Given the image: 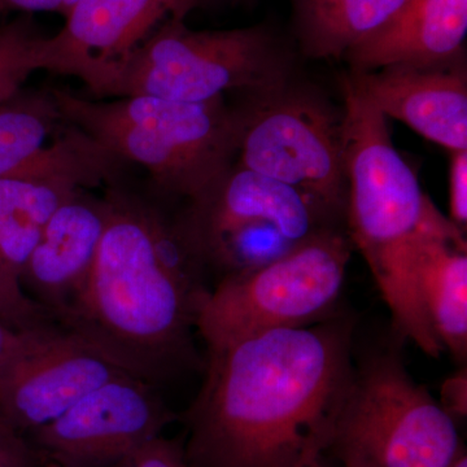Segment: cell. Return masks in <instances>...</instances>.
<instances>
[{
  "label": "cell",
  "mask_w": 467,
  "mask_h": 467,
  "mask_svg": "<svg viewBox=\"0 0 467 467\" xmlns=\"http://www.w3.org/2000/svg\"><path fill=\"white\" fill-rule=\"evenodd\" d=\"M348 316L208 348L183 414L189 467H303L321 459L355 365Z\"/></svg>",
  "instance_id": "6da1fadb"
},
{
  "label": "cell",
  "mask_w": 467,
  "mask_h": 467,
  "mask_svg": "<svg viewBox=\"0 0 467 467\" xmlns=\"http://www.w3.org/2000/svg\"><path fill=\"white\" fill-rule=\"evenodd\" d=\"M88 278L54 316L117 367L153 386L201 367L192 330L202 266L175 226L119 192Z\"/></svg>",
  "instance_id": "7a4b0ae2"
},
{
  "label": "cell",
  "mask_w": 467,
  "mask_h": 467,
  "mask_svg": "<svg viewBox=\"0 0 467 467\" xmlns=\"http://www.w3.org/2000/svg\"><path fill=\"white\" fill-rule=\"evenodd\" d=\"M343 153L348 236L367 260L391 312L393 327L430 358L444 350L427 318L417 279L420 245L463 236L435 207L393 146L387 117L343 81Z\"/></svg>",
  "instance_id": "3957f363"
},
{
  "label": "cell",
  "mask_w": 467,
  "mask_h": 467,
  "mask_svg": "<svg viewBox=\"0 0 467 467\" xmlns=\"http://www.w3.org/2000/svg\"><path fill=\"white\" fill-rule=\"evenodd\" d=\"M64 121L90 135L122 161L142 165L156 186L190 201L233 167L239 116L223 97L204 103L119 98L107 103L52 90Z\"/></svg>",
  "instance_id": "277c9868"
},
{
  "label": "cell",
  "mask_w": 467,
  "mask_h": 467,
  "mask_svg": "<svg viewBox=\"0 0 467 467\" xmlns=\"http://www.w3.org/2000/svg\"><path fill=\"white\" fill-rule=\"evenodd\" d=\"M291 58L264 26L192 30L169 17L121 64L100 97L204 103L227 90L259 94L288 84Z\"/></svg>",
  "instance_id": "5b68a950"
},
{
  "label": "cell",
  "mask_w": 467,
  "mask_h": 467,
  "mask_svg": "<svg viewBox=\"0 0 467 467\" xmlns=\"http://www.w3.org/2000/svg\"><path fill=\"white\" fill-rule=\"evenodd\" d=\"M456 420L393 350L355 367L328 451L343 467H450L463 450Z\"/></svg>",
  "instance_id": "8992f818"
},
{
  "label": "cell",
  "mask_w": 467,
  "mask_h": 467,
  "mask_svg": "<svg viewBox=\"0 0 467 467\" xmlns=\"http://www.w3.org/2000/svg\"><path fill=\"white\" fill-rule=\"evenodd\" d=\"M352 252L340 229L312 236L254 269L223 276L202 297L195 330L207 348L331 317Z\"/></svg>",
  "instance_id": "52a82bcc"
},
{
  "label": "cell",
  "mask_w": 467,
  "mask_h": 467,
  "mask_svg": "<svg viewBox=\"0 0 467 467\" xmlns=\"http://www.w3.org/2000/svg\"><path fill=\"white\" fill-rule=\"evenodd\" d=\"M254 95L238 113V165L287 184L342 221L348 198L343 113L288 84Z\"/></svg>",
  "instance_id": "ba28073f"
},
{
  "label": "cell",
  "mask_w": 467,
  "mask_h": 467,
  "mask_svg": "<svg viewBox=\"0 0 467 467\" xmlns=\"http://www.w3.org/2000/svg\"><path fill=\"white\" fill-rule=\"evenodd\" d=\"M155 387L122 374L24 436L45 467L121 465L177 420Z\"/></svg>",
  "instance_id": "9c48e42d"
},
{
  "label": "cell",
  "mask_w": 467,
  "mask_h": 467,
  "mask_svg": "<svg viewBox=\"0 0 467 467\" xmlns=\"http://www.w3.org/2000/svg\"><path fill=\"white\" fill-rule=\"evenodd\" d=\"M122 374L129 373L55 321L18 331L0 364V416L29 434Z\"/></svg>",
  "instance_id": "30bf717a"
},
{
  "label": "cell",
  "mask_w": 467,
  "mask_h": 467,
  "mask_svg": "<svg viewBox=\"0 0 467 467\" xmlns=\"http://www.w3.org/2000/svg\"><path fill=\"white\" fill-rule=\"evenodd\" d=\"M340 223L297 190L236 164L192 199L175 229L202 265L212 245L244 226L269 223L301 243Z\"/></svg>",
  "instance_id": "8fae6325"
},
{
  "label": "cell",
  "mask_w": 467,
  "mask_h": 467,
  "mask_svg": "<svg viewBox=\"0 0 467 467\" xmlns=\"http://www.w3.org/2000/svg\"><path fill=\"white\" fill-rule=\"evenodd\" d=\"M201 0H78L63 29L46 39V70L82 79L100 97L117 67L169 17Z\"/></svg>",
  "instance_id": "7c38bea8"
},
{
  "label": "cell",
  "mask_w": 467,
  "mask_h": 467,
  "mask_svg": "<svg viewBox=\"0 0 467 467\" xmlns=\"http://www.w3.org/2000/svg\"><path fill=\"white\" fill-rule=\"evenodd\" d=\"M66 124L51 92H24L0 104V178L64 177L95 187L115 177L122 160Z\"/></svg>",
  "instance_id": "4fadbf2b"
},
{
  "label": "cell",
  "mask_w": 467,
  "mask_h": 467,
  "mask_svg": "<svg viewBox=\"0 0 467 467\" xmlns=\"http://www.w3.org/2000/svg\"><path fill=\"white\" fill-rule=\"evenodd\" d=\"M456 61L353 72L348 79L382 115L451 152L467 150L466 73Z\"/></svg>",
  "instance_id": "5bb4252c"
},
{
  "label": "cell",
  "mask_w": 467,
  "mask_h": 467,
  "mask_svg": "<svg viewBox=\"0 0 467 467\" xmlns=\"http://www.w3.org/2000/svg\"><path fill=\"white\" fill-rule=\"evenodd\" d=\"M110 213L109 196L79 190L55 212L20 272V282L51 317L82 287ZM27 294V295H29Z\"/></svg>",
  "instance_id": "9a60e30c"
},
{
  "label": "cell",
  "mask_w": 467,
  "mask_h": 467,
  "mask_svg": "<svg viewBox=\"0 0 467 467\" xmlns=\"http://www.w3.org/2000/svg\"><path fill=\"white\" fill-rule=\"evenodd\" d=\"M467 33V0H407L376 33L347 52L353 72L459 60Z\"/></svg>",
  "instance_id": "2e32d148"
},
{
  "label": "cell",
  "mask_w": 467,
  "mask_h": 467,
  "mask_svg": "<svg viewBox=\"0 0 467 467\" xmlns=\"http://www.w3.org/2000/svg\"><path fill=\"white\" fill-rule=\"evenodd\" d=\"M418 287L427 318L442 348L465 364L467 254L465 236H432L420 248Z\"/></svg>",
  "instance_id": "e0dca14e"
},
{
  "label": "cell",
  "mask_w": 467,
  "mask_h": 467,
  "mask_svg": "<svg viewBox=\"0 0 467 467\" xmlns=\"http://www.w3.org/2000/svg\"><path fill=\"white\" fill-rule=\"evenodd\" d=\"M407 0H294V29L304 54L343 57L376 33Z\"/></svg>",
  "instance_id": "ac0fdd59"
},
{
  "label": "cell",
  "mask_w": 467,
  "mask_h": 467,
  "mask_svg": "<svg viewBox=\"0 0 467 467\" xmlns=\"http://www.w3.org/2000/svg\"><path fill=\"white\" fill-rule=\"evenodd\" d=\"M79 190L64 177L0 178V256L18 276L55 212Z\"/></svg>",
  "instance_id": "d6986e66"
},
{
  "label": "cell",
  "mask_w": 467,
  "mask_h": 467,
  "mask_svg": "<svg viewBox=\"0 0 467 467\" xmlns=\"http://www.w3.org/2000/svg\"><path fill=\"white\" fill-rule=\"evenodd\" d=\"M46 39L30 15L0 26V104L23 90L32 73L46 69Z\"/></svg>",
  "instance_id": "ffe728a7"
},
{
  "label": "cell",
  "mask_w": 467,
  "mask_h": 467,
  "mask_svg": "<svg viewBox=\"0 0 467 467\" xmlns=\"http://www.w3.org/2000/svg\"><path fill=\"white\" fill-rule=\"evenodd\" d=\"M0 321L26 331L54 321L50 313L24 291L20 276L0 256Z\"/></svg>",
  "instance_id": "44dd1931"
},
{
  "label": "cell",
  "mask_w": 467,
  "mask_h": 467,
  "mask_svg": "<svg viewBox=\"0 0 467 467\" xmlns=\"http://www.w3.org/2000/svg\"><path fill=\"white\" fill-rule=\"evenodd\" d=\"M125 462L130 467H189L184 451V435L173 439L156 436L135 451Z\"/></svg>",
  "instance_id": "7402d4cb"
},
{
  "label": "cell",
  "mask_w": 467,
  "mask_h": 467,
  "mask_svg": "<svg viewBox=\"0 0 467 467\" xmlns=\"http://www.w3.org/2000/svg\"><path fill=\"white\" fill-rule=\"evenodd\" d=\"M451 161L450 209L451 223L465 232L467 223V150H456Z\"/></svg>",
  "instance_id": "603a6c76"
},
{
  "label": "cell",
  "mask_w": 467,
  "mask_h": 467,
  "mask_svg": "<svg viewBox=\"0 0 467 467\" xmlns=\"http://www.w3.org/2000/svg\"><path fill=\"white\" fill-rule=\"evenodd\" d=\"M0 467H45L26 436L9 429L0 436Z\"/></svg>",
  "instance_id": "cb8c5ba5"
},
{
  "label": "cell",
  "mask_w": 467,
  "mask_h": 467,
  "mask_svg": "<svg viewBox=\"0 0 467 467\" xmlns=\"http://www.w3.org/2000/svg\"><path fill=\"white\" fill-rule=\"evenodd\" d=\"M441 405L453 420L467 414V374L463 368L442 384Z\"/></svg>",
  "instance_id": "d4e9b609"
},
{
  "label": "cell",
  "mask_w": 467,
  "mask_h": 467,
  "mask_svg": "<svg viewBox=\"0 0 467 467\" xmlns=\"http://www.w3.org/2000/svg\"><path fill=\"white\" fill-rule=\"evenodd\" d=\"M78 0H0V17L9 12L32 15L36 12H55L67 16Z\"/></svg>",
  "instance_id": "484cf974"
},
{
  "label": "cell",
  "mask_w": 467,
  "mask_h": 467,
  "mask_svg": "<svg viewBox=\"0 0 467 467\" xmlns=\"http://www.w3.org/2000/svg\"><path fill=\"white\" fill-rule=\"evenodd\" d=\"M17 340L18 331L12 330L11 327L0 321V364L16 346Z\"/></svg>",
  "instance_id": "4316f807"
},
{
  "label": "cell",
  "mask_w": 467,
  "mask_h": 467,
  "mask_svg": "<svg viewBox=\"0 0 467 467\" xmlns=\"http://www.w3.org/2000/svg\"><path fill=\"white\" fill-rule=\"evenodd\" d=\"M450 467H467V454L465 448L460 451L459 456L456 457V460L453 461V463H451Z\"/></svg>",
  "instance_id": "83f0119b"
},
{
  "label": "cell",
  "mask_w": 467,
  "mask_h": 467,
  "mask_svg": "<svg viewBox=\"0 0 467 467\" xmlns=\"http://www.w3.org/2000/svg\"><path fill=\"white\" fill-rule=\"evenodd\" d=\"M9 429H11V426H9L7 422H5V418L0 416V436L5 435Z\"/></svg>",
  "instance_id": "f1b7e54d"
},
{
  "label": "cell",
  "mask_w": 467,
  "mask_h": 467,
  "mask_svg": "<svg viewBox=\"0 0 467 467\" xmlns=\"http://www.w3.org/2000/svg\"><path fill=\"white\" fill-rule=\"evenodd\" d=\"M303 467H326L325 465H322L321 461H313V462L308 463V465L303 466Z\"/></svg>",
  "instance_id": "f546056e"
},
{
  "label": "cell",
  "mask_w": 467,
  "mask_h": 467,
  "mask_svg": "<svg viewBox=\"0 0 467 467\" xmlns=\"http://www.w3.org/2000/svg\"><path fill=\"white\" fill-rule=\"evenodd\" d=\"M115 467H130L128 462L121 463V465H117Z\"/></svg>",
  "instance_id": "4dcf8cb0"
}]
</instances>
